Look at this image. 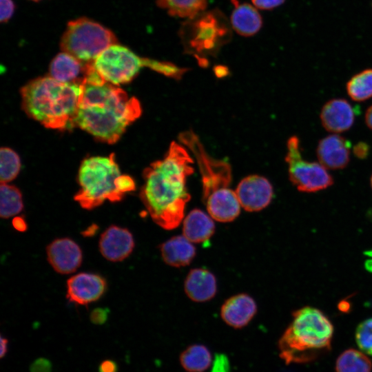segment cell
<instances>
[{
  "label": "cell",
  "instance_id": "cell-1",
  "mask_svg": "<svg viewBox=\"0 0 372 372\" xmlns=\"http://www.w3.org/2000/svg\"><path fill=\"white\" fill-rule=\"evenodd\" d=\"M193 163L187 148L172 141L164 158L143 172L141 199L152 219L165 229L177 227L183 220L190 200L187 178L194 173Z\"/></svg>",
  "mask_w": 372,
  "mask_h": 372
},
{
  "label": "cell",
  "instance_id": "cell-2",
  "mask_svg": "<svg viewBox=\"0 0 372 372\" xmlns=\"http://www.w3.org/2000/svg\"><path fill=\"white\" fill-rule=\"evenodd\" d=\"M81 86L75 126L103 142L116 143L141 115L139 101L118 85L85 81Z\"/></svg>",
  "mask_w": 372,
  "mask_h": 372
},
{
  "label": "cell",
  "instance_id": "cell-3",
  "mask_svg": "<svg viewBox=\"0 0 372 372\" xmlns=\"http://www.w3.org/2000/svg\"><path fill=\"white\" fill-rule=\"evenodd\" d=\"M81 85L60 82L50 76L37 78L21 90L22 107L28 116L50 129L75 127Z\"/></svg>",
  "mask_w": 372,
  "mask_h": 372
},
{
  "label": "cell",
  "instance_id": "cell-4",
  "mask_svg": "<svg viewBox=\"0 0 372 372\" xmlns=\"http://www.w3.org/2000/svg\"><path fill=\"white\" fill-rule=\"evenodd\" d=\"M292 316L278 341L279 355L286 364L309 363L331 350L333 326L323 312L304 307Z\"/></svg>",
  "mask_w": 372,
  "mask_h": 372
},
{
  "label": "cell",
  "instance_id": "cell-5",
  "mask_svg": "<svg viewBox=\"0 0 372 372\" xmlns=\"http://www.w3.org/2000/svg\"><path fill=\"white\" fill-rule=\"evenodd\" d=\"M78 181L80 189L74 199L85 209L96 208L105 200L120 201L136 189L133 178L121 173L114 154L85 159L79 169Z\"/></svg>",
  "mask_w": 372,
  "mask_h": 372
},
{
  "label": "cell",
  "instance_id": "cell-6",
  "mask_svg": "<svg viewBox=\"0 0 372 372\" xmlns=\"http://www.w3.org/2000/svg\"><path fill=\"white\" fill-rule=\"evenodd\" d=\"M93 66L103 83L115 85L130 82L145 67L176 79H180L187 70L170 62L141 57L118 43L102 52L94 61Z\"/></svg>",
  "mask_w": 372,
  "mask_h": 372
},
{
  "label": "cell",
  "instance_id": "cell-7",
  "mask_svg": "<svg viewBox=\"0 0 372 372\" xmlns=\"http://www.w3.org/2000/svg\"><path fill=\"white\" fill-rule=\"evenodd\" d=\"M180 35L187 52L204 62L206 56L216 54L230 40L231 32L225 15L213 10L189 19L182 25Z\"/></svg>",
  "mask_w": 372,
  "mask_h": 372
},
{
  "label": "cell",
  "instance_id": "cell-8",
  "mask_svg": "<svg viewBox=\"0 0 372 372\" xmlns=\"http://www.w3.org/2000/svg\"><path fill=\"white\" fill-rule=\"evenodd\" d=\"M118 43L114 32L86 17L69 21L60 42L63 52L85 63H93L110 46Z\"/></svg>",
  "mask_w": 372,
  "mask_h": 372
},
{
  "label": "cell",
  "instance_id": "cell-9",
  "mask_svg": "<svg viewBox=\"0 0 372 372\" xmlns=\"http://www.w3.org/2000/svg\"><path fill=\"white\" fill-rule=\"evenodd\" d=\"M178 140L190 151L198 164L204 201L212 195L230 189L232 173L231 165L227 162L211 156L198 136L192 130L181 132Z\"/></svg>",
  "mask_w": 372,
  "mask_h": 372
},
{
  "label": "cell",
  "instance_id": "cell-10",
  "mask_svg": "<svg viewBox=\"0 0 372 372\" xmlns=\"http://www.w3.org/2000/svg\"><path fill=\"white\" fill-rule=\"evenodd\" d=\"M300 140L291 136L287 143L285 161L288 164L289 178L302 192H316L333 184V178L321 163L310 162L302 157Z\"/></svg>",
  "mask_w": 372,
  "mask_h": 372
},
{
  "label": "cell",
  "instance_id": "cell-11",
  "mask_svg": "<svg viewBox=\"0 0 372 372\" xmlns=\"http://www.w3.org/2000/svg\"><path fill=\"white\" fill-rule=\"evenodd\" d=\"M236 194L240 206L247 211H258L267 207L273 198V187L265 177L250 175L238 183Z\"/></svg>",
  "mask_w": 372,
  "mask_h": 372
},
{
  "label": "cell",
  "instance_id": "cell-12",
  "mask_svg": "<svg viewBox=\"0 0 372 372\" xmlns=\"http://www.w3.org/2000/svg\"><path fill=\"white\" fill-rule=\"evenodd\" d=\"M106 288V281L102 276L81 272L68 280L66 297L72 303L87 305L99 300Z\"/></svg>",
  "mask_w": 372,
  "mask_h": 372
},
{
  "label": "cell",
  "instance_id": "cell-13",
  "mask_svg": "<svg viewBox=\"0 0 372 372\" xmlns=\"http://www.w3.org/2000/svg\"><path fill=\"white\" fill-rule=\"evenodd\" d=\"M46 254L50 265L61 274L74 272L83 260L81 247L69 238L54 239L47 246Z\"/></svg>",
  "mask_w": 372,
  "mask_h": 372
},
{
  "label": "cell",
  "instance_id": "cell-14",
  "mask_svg": "<svg viewBox=\"0 0 372 372\" xmlns=\"http://www.w3.org/2000/svg\"><path fill=\"white\" fill-rule=\"evenodd\" d=\"M99 247L107 260L121 262L132 254L134 248V237L127 229L111 225L101 235Z\"/></svg>",
  "mask_w": 372,
  "mask_h": 372
},
{
  "label": "cell",
  "instance_id": "cell-15",
  "mask_svg": "<svg viewBox=\"0 0 372 372\" xmlns=\"http://www.w3.org/2000/svg\"><path fill=\"white\" fill-rule=\"evenodd\" d=\"M351 143L337 134L328 135L318 142L316 148L319 163L329 169H341L350 161Z\"/></svg>",
  "mask_w": 372,
  "mask_h": 372
},
{
  "label": "cell",
  "instance_id": "cell-16",
  "mask_svg": "<svg viewBox=\"0 0 372 372\" xmlns=\"http://www.w3.org/2000/svg\"><path fill=\"white\" fill-rule=\"evenodd\" d=\"M355 112L351 103L344 99H333L322 106L320 118L328 132L335 134L349 130L354 123Z\"/></svg>",
  "mask_w": 372,
  "mask_h": 372
},
{
  "label": "cell",
  "instance_id": "cell-17",
  "mask_svg": "<svg viewBox=\"0 0 372 372\" xmlns=\"http://www.w3.org/2000/svg\"><path fill=\"white\" fill-rule=\"evenodd\" d=\"M257 311L254 300L246 293L230 297L222 305L220 316L228 325L236 328L246 326Z\"/></svg>",
  "mask_w": 372,
  "mask_h": 372
},
{
  "label": "cell",
  "instance_id": "cell-18",
  "mask_svg": "<svg viewBox=\"0 0 372 372\" xmlns=\"http://www.w3.org/2000/svg\"><path fill=\"white\" fill-rule=\"evenodd\" d=\"M88 63L65 52L57 54L50 64V75L65 83L81 85L85 80Z\"/></svg>",
  "mask_w": 372,
  "mask_h": 372
},
{
  "label": "cell",
  "instance_id": "cell-19",
  "mask_svg": "<svg viewBox=\"0 0 372 372\" xmlns=\"http://www.w3.org/2000/svg\"><path fill=\"white\" fill-rule=\"evenodd\" d=\"M184 289L187 296L194 302L211 300L217 291L214 275L203 268L192 269L185 280Z\"/></svg>",
  "mask_w": 372,
  "mask_h": 372
},
{
  "label": "cell",
  "instance_id": "cell-20",
  "mask_svg": "<svg viewBox=\"0 0 372 372\" xmlns=\"http://www.w3.org/2000/svg\"><path fill=\"white\" fill-rule=\"evenodd\" d=\"M205 203L209 215L218 222H231L240 211V202L236 192L231 189L209 196Z\"/></svg>",
  "mask_w": 372,
  "mask_h": 372
},
{
  "label": "cell",
  "instance_id": "cell-21",
  "mask_svg": "<svg viewBox=\"0 0 372 372\" xmlns=\"http://www.w3.org/2000/svg\"><path fill=\"white\" fill-rule=\"evenodd\" d=\"M160 251L164 262L175 267L188 265L196 256L195 247L184 236L166 240L161 245Z\"/></svg>",
  "mask_w": 372,
  "mask_h": 372
},
{
  "label": "cell",
  "instance_id": "cell-22",
  "mask_svg": "<svg viewBox=\"0 0 372 372\" xmlns=\"http://www.w3.org/2000/svg\"><path fill=\"white\" fill-rule=\"evenodd\" d=\"M215 231L213 218L199 209L192 210L183 219V236L194 243L208 240Z\"/></svg>",
  "mask_w": 372,
  "mask_h": 372
},
{
  "label": "cell",
  "instance_id": "cell-23",
  "mask_svg": "<svg viewBox=\"0 0 372 372\" xmlns=\"http://www.w3.org/2000/svg\"><path fill=\"white\" fill-rule=\"evenodd\" d=\"M235 8L231 14V23L234 30L240 35L255 34L260 29L262 19L257 10L248 3L240 4L232 0Z\"/></svg>",
  "mask_w": 372,
  "mask_h": 372
},
{
  "label": "cell",
  "instance_id": "cell-24",
  "mask_svg": "<svg viewBox=\"0 0 372 372\" xmlns=\"http://www.w3.org/2000/svg\"><path fill=\"white\" fill-rule=\"evenodd\" d=\"M180 361L183 369L188 372H203L209 367L211 355L205 346L194 344L182 352Z\"/></svg>",
  "mask_w": 372,
  "mask_h": 372
},
{
  "label": "cell",
  "instance_id": "cell-25",
  "mask_svg": "<svg viewBox=\"0 0 372 372\" xmlns=\"http://www.w3.org/2000/svg\"><path fill=\"white\" fill-rule=\"evenodd\" d=\"M156 3L172 16L192 19L205 10L207 0H156Z\"/></svg>",
  "mask_w": 372,
  "mask_h": 372
},
{
  "label": "cell",
  "instance_id": "cell-26",
  "mask_svg": "<svg viewBox=\"0 0 372 372\" xmlns=\"http://www.w3.org/2000/svg\"><path fill=\"white\" fill-rule=\"evenodd\" d=\"M371 360L362 352L349 349L337 358L335 372H371Z\"/></svg>",
  "mask_w": 372,
  "mask_h": 372
},
{
  "label": "cell",
  "instance_id": "cell-27",
  "mask_svg": "<svg viewBox=\"0 0 372 372\" xmlns=\"http://www.w3.org/2000/svg\"><path fill=\"white\" fill-rule=\"evenodd\" d=\"M346 89L350 98L358 102L372 97V69L364 70L353 76L347 83Z\"/></svg>",
  "mask_w": 372,
  "mask_h": 372
},
{
  "label": "cell",
  "instance_id": "cell-28",
  "mask_svg": "<svg viewBox=\"0 0 372 372\" xmlns=\"http://www.w3.org/2000/svg\"><path fill=\"white\" fill-rule=\"evenodd\" d=\"M0 215L3 218H8L19 214L23 209L22 194L14 185L1 183Z\"/></svg>",
  "mask_w": 372,
  "mask_h": 372
},
{
  "label": "cell",
  "instance_id": "cell-29",
  "mask_svg": "<svg viewBox=\"0 0 372 372\" xmlns=\"http://www.w3.org/2000/svg\"><path fill=\"white\" fill-rule=\"evenodd\" d=\"M1 183H9L14 179L21 169V161L18 154L12 149L1 147L0 153Z\"/></svg>",
  "mask_w": 372,
  "mask_h": 372
},
{
  "label": "cell",
  "instance_id": "cell-30",
  "mask_svg": "<svg viewBox=\"0 0 372 372\" xmlns=\"http://www.w3.org/2000/svg\"><path fill=\"white\" fill-rule=\"evenodd\" d=\"M355 338L361 351L372 355V318L361 322L358 325Z\"/></svg>",
  "mask_w": 372,
  "mask_h": 372
},
{
  "label": "cell",
  "instance_id": "cell-31",
  "mask_svg": "<svg viewBox=\"0 0 372 372\" xmlns=\"http://www.w3.org/2000/svg\"><path fill=\"white\" fill-rule=\"evenodd\" d=\"M1 3V22L6 23L12 17L15 5L12 0H0Z\"/></svg>",
  "mask_w": 372,
  "mask_h": 372
},
{
  "label": "cell",
  "instance_id": "cell-32",
  "mask_svg": "<svg viewBox=\"0 0 372 372\" xmlns=\"http://www.w3.org/2000/svg\"><path fill=\"white\" fill-rule=\"evenodd\" d=\"M30 370V372H51L52 364L49 360L40 358L32 363Z\"/></svg>",
  "mask_w": 372,
  "mask_h": 372
},
{
  "label": "cell",
  "instance_id": "cell-33",
  "mask_svg": "<svg viewBox=\"0 0 372 372\" xmlns=\"http://www.w3.org/2000/svg\"><path fill=\"white\" fill-rule=\"evenodd\" d=\"M109 310L105 308H96L90 313V320L95 324H104L108 316Z\"/></svg>",
  "mask_w": 372,
  "mask_h": 372
},
{
  "label": "cell",
  "instance_id": "cell-34",
  "mask_svg": "<svg viewBox=\"0 0 372 372\" xmlns=\"http://www.w3.org/2000/svg\"><path fill=\"white\" fill-rule=\"evenodd\" d=\"M254 5L262 10H270L280 6L285 0H251Z\"/></svg>",
  "mask_w": 372,
  "mask_h": 372
},
{
  "label": "cell",
  "instance_id": "cell-35",
  "mask_svg": "<svg viewBox=\"0 0 372 372\" xmlns=\"http://www.w3.org/2000/svg\"><path fill=\"white\" fill-rule=\"evenodd\" d=\"M369 145L366 143L359 142L354 145L353 152L357 158L364 159L369 156Z\"/></svg>",
  "mask_w": 372,
  "mask_h": 372
},
{
  "label": "cell",
  "instance_id": "cell-36",
  "mask_svg": "<svg viewBox=\"0 0 372 372\" xmlns=\"http://www.w3.org/2000/svg\"><path fill=\"white\" fill-rule=\"evenodd\" d=\"M99 372H118L117 364L111 360H103L99 366Z\"/></svg>",
  "mask_w": 372,
  "mask_h": 372
},
{
  "label": "cell",
  "instance_id": "cell-37",
  "mask_svg": "<svg viewBox=\"0 0 372 372\" xmlns=\"http://www.w3.org/2000/svg\"><path fill=\"white\" fill-rule=\"evenodd\" d=\"M13 227L19 231H24L27 229L25 220L20 216L15 217L12 220Z\"/></svg>",
  "mask_w": 372,
  "mask_h": 372
},
{
  "label": "cell",
  "instance_id": "cell-38",
  "mask_svg": "<svg viewBox=\"0 0 372 372\" xmlns=\"http://www.w3.org/2000/svg\"><path fill=\"white\" fill-rule=\"evenodd\" d=\"M1 349H0V357L3 358L7 353L8 350V340L3 338V335L1 336Z\"/></svg>",
  "mask_w": 372,
  "mask_h": 372
},
{
  "label": "cell",
  "instance_id": "cell-39",
  "mask_svg": "<svg viewBox=\"0 0 372 372\" xmlns=\"http://www.w3.org/2000/svg\"><path fill=\"white\" fill-rule=\"evenodd\" d=\"M364 119L367 127L372 130V105L367 108Z\"/></svg>",
  "mask_w": 372,
  "mask_h": 372
},
{
  "label": "cell",
  "instance_id": "cell-40",
  "mask_svg": "<svg viewBox=\"0 0 372 372\" xmlns=\"http://www.w3.org/2000/svg\"><path fill=\"white\" fill-rule=\"evenodd\" d=\"M369 269L372 270V260L369 261Z\"/></svg>",
  "mask_w": 372,
  "mask_h": 372
},
{
  "label": "cell",
  "instance_id": "cell-41",
  "mask_svg": "<svg viewBox=\"0 0 372 372\" xmlns=\"http://www.w3.org/2000/svg\"><path fill=\"white\" fill-rule=\"evenodd\" d=\"M370 185H371V189H372V174H371V178H370Z\"/></svg>",
  "mask_w": 372,
  "mask_h": 372
},
{
  "label": "cell",
  "instance_id": "cell-42",
  "mask_svg": "<svg viewBox=\"0 0 372 372\" xmlns=\"http://www.w3.org/2000/svg\"><path fill=\"white\" fill-rule=\"evenodd\" d=\"M31 1H41V0H31Z\"/></svg>",
  "mask_w": 372,
  "mask_h": 372
}]
</instances>
